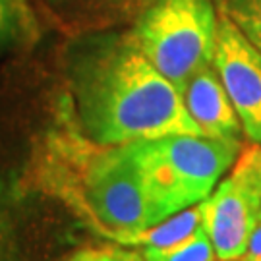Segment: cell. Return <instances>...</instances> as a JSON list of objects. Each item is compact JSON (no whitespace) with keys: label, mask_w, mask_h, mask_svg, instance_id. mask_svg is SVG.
Instances as JSON below:
<instances>
[{"label":"cell","mask_w":261,"mask_h":261,"mask_svg":"<svg viewBox=\"0 0 261 261\" xmlns=\"http://www.w3.org/2000/svg\"><path fill=\"white\" fill-rule=\"evenodd\" d=\"M72 89L84 136L95 143L201 136L180 91L145 58L130 33L89 43L74 64Z\"/></svg>","instance_id":"1"},{"label":"cell","mask_w":261,"mask_h":261,"mask_svg":"<svg viewBox=\"0 0 261 261\" xmlns=\"http://www.w3.org/2000/svg\"><path fill=\"white\" fill-rule=\"evenodd\" d=\"M39 182L118 246L155 224L132 143L101 145L72 128L53 132L41 151Z\"/></svg>","instance_id":"2"},{"label":"cell","mask_w":261,"mask_h":261,"mask_svg":"<svg viewBox=\"0 0 261 261\" xmlns=\"http://www.w3.org/2000/svg\"><path fill=\"white\" fill-rule=\"evenodd\" d=\"M153 223L205 199L240 155L238 140L176 134L132 141Z\"/></svg>","instance_id":"3"},{"label":"cell","mask_w":261,"mask_h":261,"mask_svg":"<svg viewBox=\"0 0 261 261\" xmlns=\"http://www.w3.org/2000/svg\"><path fill=\"white\" fill-rule=\"evenodd\" d=\"M219 16L211 0H145L132 41L182 91L192 75L213 64Z\"/></svg>","instance_id":"4"},{"label":"cell","mask_w":261,"mask_h":261,"mask_svg":"<svg viewBox=\"0 0 261 261\" xmlns=\"http://www.w3.org/2000/svg\"><path fill=\"white\" fill-rule=\"evenodd\" d=\"M203 228L221 261L244 257L250 236L261 217V182L236 159L226 176L201 201Z\"/></svg>","instance_id":"5"},{"label":"cell","mask_w":261,"mask_h":261,"mask_svg":"<svg viewBox=\"0 0 261 261\" xmlns=\"http://www.w3.org/2000/svg\"><path fill=\"white\" fill-rule=\"evenodd\" d=\"M213 66L240 118L242 132L261 145V53L228 16L219 14Z\"/></svg>","instance_id":"6"},{"label":"cell","mask_w":261,"mask_h":261,"mask_svg":"<svg viewBox=\"0 0 261 261\" xmlns=\"http://www.w3.org/2000/svg\"><path fill=\"white\" fill-rule=\"evenodd\" d=\"M180 95L201 136L240 141L242 124L213 64L203 66L192 75Z\"/></svg>","instance_id":"7"},{"label":"cell","mask_w":261,"mask_h":261,"mask_svg":"<svg viewBox=\"0 0 261 261\" xmlns=\"http://www.w3.org/2000/svg\"><path fill=\"white\" fill-rule=\"evenodd\" d=\"M203 226V213H201V203L192 205L170 215L168 219L159 221L153 226H147L140 232L130 234L124 246H140V248H168L174 244L182 242L196 234Z\"/></svg>","instance_id":"8"},{"label":"cell","mask_w":261,"mask_h":261,"mask_svg":"<svg viewBox=\"0 0 261 261\" xmlns=\"http://www.w3.org/2000/svg\"><path fill=\"white\" fill-rule=\"evenodd\" d=\"M145 261H215L217 253L205 228L201 226L196 234L182 242L168 246V248H145L143 250Z\"/></svg>","instance_id":"9"},{"label":"cell","mask_w":261,"mask_h":261,"mask_svg":"<svg viewBox=\"0 0 261 261\" xmlns=\"http://www.w3.org/2000/svg\"><path fill=\"white\" fill-rule=\"evenodd\" d=\"M221 12L261 53V0H221Z\"/></svg>","instance_id":"10"},{"label":"cell","mask_w":261,"mask_h":261,"mask_svg":"<svg viewBox=\"0 0 261 261\" xmlns=\"http://www.w3.org/2000/svg\"><path fill=\"white\" fill-rule=\"evenodd\" d=\"M19 25L28 28L16 6L10 0H0V41L8 39Z\"/></svg>","instance_id":"11"},{"label":"cell","mask_w":261,"mask_h":261,"mask_svg":"<svg viewBox=\"0 0 261 261\" xmlns=\"http://www.w3.org/2000/svg\"><path fill=\"white\" fill-rule=\"evenodd\" d=\"M68 261H122V257L120 250L105 248V250H84V252H77Z\"/></svg>","instance_id":"12"},{"label":"cell","mask_w":261,"mask_h":261,"mask_svg":"<svg viewBox=\"0 0 261 261\" xmlns=\"http://www.w3.org/2000/svg\"><path fill=\"white\" fill-rule=\"evenodd\" d=\"M238 161L242 163L244 167L250 168L261 182V145H253V147L246 149L244 153H240V155H238Z\"/></svg>","instance_id":"13"},{"label":"cell","mask_w":261,"mask_h":261,"mask_svg":"<svg viewBox=\"0 0 261 261\" xmlns=\"http://www.w3.org/2000/svg\"><path fill=\"white\" fill-rule=\"evenodd\" d=\"M242 261H261V217L250 236V242H248Z\"/></svg>","instance_id":"14"},{"label":"cell","mask_w":261,"mask_h":261,"mask_svg":"<svg viewBox=\"0 0 261 261\" xmlns=\"http://www.w3.org/2000/svg\"><path fill=\"white\" fill-rule=\"evenodd\" d=\"M14 6H16V10L19 12V16L23 18V21H25V25L28 28H31V14H29V6L25 0H10Z\"/></svg>","instance_id":"15"},{"label":"cell","mask_w":261,"mask_h":261,"mask_svg":"<svg viewBox=\"0 0 261 261\" xmlns=\"http://www.w3.org/2000/svg\"><path fill=\"white\" fill-rule=\"evenodd\" d=\"M120 257H122V261H145L141 253H138V252H126V250H120Z\"/></svg>","instance_id":"16"},{"label":"cell","mask_w":261,"mask_h":261,"mask_svg":"<svg viewBox=\"0 0 261 261\" xmlns=\"http://www.w3.org/2000/svg\"><path fill=\"white\" fill-rule=\"evenodd\" d=\"M2 244H4V226H2V221H0V250H2Z\"/></svg>","instance_id":"17"}]
</instances>
